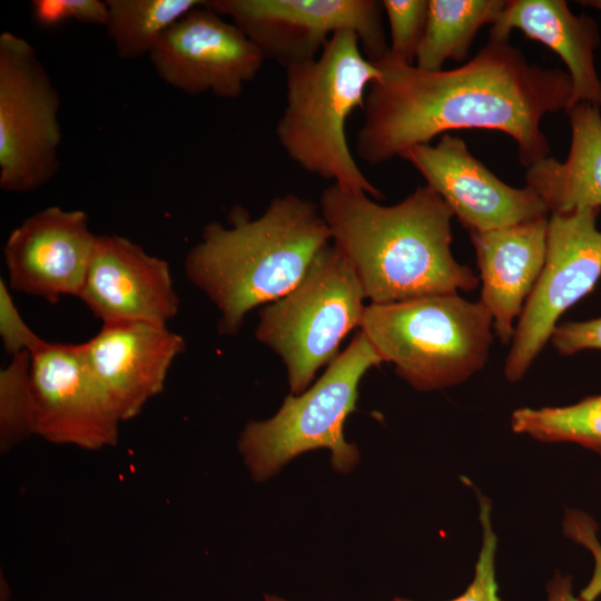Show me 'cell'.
<instances>
[{"instance_id": "1", "label": "cell", "mask_w": 601, "mask_h": 601, "mask_svg": "<svg viewBox=\"0 0 601 601\" xmlns=\"http://www.w3.org/2000/svg\"><path fill=\"white\" fill-rule=\"evenodd\" d=\"M381 77L367 89L356 152L378 165L451 130L484 129L510 136L520 162L550 156L545 115L572 102L568 72L531 63L509 42L490 41L467 62L430 71L387 55L375 62Z\"/></svg>"}, {"instance_id": "2", "label": "cell", "mask_w": 601, "mask_h": 601, "mask_svg": "<svg viewBox=\"0 0 601 601\" xmlns=\"http://www.w3.org/2000/svg\"><path fill=\"white\" fill-rule=\"evenodd\" d=\"M333 244L355 270L365 298L387 304L470 292L479 277L451 250L453 211L427 185L384 206L332 184L319 199Z\"/></svg>"}, {"instance_id": "3", "label": "cell", "mask_w": 601, "mask_h": 601, "mask_svg": "<svg viewBox=\"0 0 601 601\" xmlns=\"http://www.w3.org/2000/svg\"><path fill=\"white\" fill-rule=\"evenodd\" d=\"M227 218L228 226L211 221L203 228L184 267L218 309V332L235 335L252 309L300 283L332 235L317 206L290 193L274 198L257 218L239 206Z\"/></svg>"}, {"instance_id": "4", "label": "cell", "mask_w": 601, "mask_h": 601, "mask_svg": "<svg viewBox=\"0 0 601 601\" xmlns=\"http://www.w3.org/2000/svg\"><path fill=\"white\" fill-rule=\"evenodd\" d=\"M285 70L286 104L275 130L285 154L303 170L344 190L382 199L383 193L358 167L346 136L348 117L364 109L368 87L381 77L363 53L358 36L338 31L317 58Z\"/></svg>"}, {"instance_id": "5", "label": "cell", "mask_w": 601, "mask_h": 601, "mask_svg": "<svg viewBox=\"0 0 601 601\" xmlns=\"http://www.w3.org/2000/svg\"><path fill=\"white\" fill-rule=\"evenodd\" d=\"M359 331L382 362L413 388L430 392L465 382L485 365L493 319L457 293L365 306Z\"/></svg>"}, {"instance_id": "6", "label": "cell", "mask_w": 601, "mask_h": 601, "mask_svg": "<svg viewBox=\"0 0 601 601\" xmlns=\"http://www.w3.org/2000/svg\"><path fill=\"white\" fill-rule=\"evenodd\" d=\"M382 363L359 331L313 386L297 396H286L273 417L248 422L238 450L253 480L266 481L290 460L316 449L332 452L335 471L353 470L359 453L355 444L346 442L344 423L356 407L361 380Z\"/></svg>"}, {"instance_id": "7", "label": "cell", "mask_w": 601, "mask_h": 601, "mask_svg": "<svg viewBox=\"0 0 601 601\" xmlns=\"http://www.w3.org/2000/svg\"><path fill=\"white\" fill-rule=\"evenodd\" d=\"M364 299L355 270L329 244L293 290L260 308L255 336L280 356L292 395L305 392L338 356L344 337L359 327Z\"/></svg>"}, {"instance_id": "8", "label": "cell", "mask_w": 601, "mask_h": 601, "mask_svg": "<svg viewBox=\"0 0 601 601\" xmlns=\"http://www.w3.org/2000/svg\"><path fill=\"white\" fill-rule=\"evenodd\" d=\"M60 97L36 49L0 35V188L29 193L58 173Z\"/></svg>"}, {"instance_id": "9", "label": "cell", "mask_w": 601, "mask_h": 601, "mask_svg": "<svg viewBox=\"0 0 601 601\" xmlns=\"http://www.w3.org/2000/svg\"><path fill=\"white\" fill-rule=\"evenodd\" d=\"M207 6L228 16L265 59L285 69L317 58L338 31L358 36L373 63L388 52L383 6L377 0H209Z\"/></svg>"}, {"instance_id": "10", "label": "cell", "mask_w": 601, "mask_h": 601, "mask_svg": "<svg viewBox=\"0 0 601 601\" xmlns=\"http://www.w3.org/2000/svg\"><path fill=\"white\" fill-rule=\"evenodd\" d=\"M601 208L550 214L546 257L515 326L504 375L520 381L543 349L560 316L589 294L601 276Z\"/></svg>"}, {"instance_id": "11", "label": "cell", "mask_w": 601, "mask_h": 601, "mask_svg": "<svg viewBox=\"0 0 601 601\" xmlns=\"http://www.w3.org/2000/svg\"><path fill=\"white\" fill-rule=\"evenodd\" d=\"M30 358L33 435L86 450L115 445L121 420L91 373L82 344L42 339Z\"/></svg>"}, {"instance_id": "12", "label": "cell", "mask_w": 601, "mask_h": 601, "mask_svg": "<svg viewBox=\"0 0 601 601\" xmlns=\"http://www.w3.org/2000/svg\"><path fill=\"white\" fill-rule=\"evenodd\" d=\"M158 77L187 93L211 92L235 99L265 60L234 23L207 2L187 12L159 39L149 55Z\"/></svg>"}, {"instance_id": "13", "label": "cell", "mask_w": 601, "mask_h": 601, "mask_svg": "<svg viewBox=\"0 0 601 601\" xmlns=\"http://www.w3.org/2000/svg\"><path fill=\"white\" fill-rule=\"evenodd\" d=\"M410 162L471 231H486L549 216L541 199L529 188H515L496 177L450 134L436 144L406 149Z\"/></svg>"}, {"instance_id": "14", "label": "cell", "mask_w": 601, "mask_h": 601, "mask_svg": "<svg viewBox=\"0 0 601 601\" xmlns=\"http://www.w3.org/2000/svg\"><path fill=\"white\" fill-rule=\"evenodd\" d=\"M96 239L83 210L51 206L37 211L3 246L11 289L53 304L63 296L79 298Z\"/></svg>"}, {"instance_id": "15", "label": "cell", "mask_w": 601, "mask_h": 601, "mask_svg": "<svg viewBox=\"0 0 601 601\" xmlns=\"http://www.w3.org/2000/svg\"><path fill=\"white\" fill-rule=\"evenodd\" d=\"M79 298L102 324L167 325L179 311L169 265L119 235H97Z\"/></svg>"}, {"instance_id": "16", "label": "cell", "mask_w": 601, "mask_h": 601, "mask_svg": "<svg viewBox=\"0 0 601 601\" xmlns=\"http://www.w3.org/2000/svg\"><path fill=\"white\" fill-rule=\"evenodd\" d=\"M86 362L121 422L137 416L165 385L185 339L166 325L149 322L102 324L81 343Z\"/></svg>"}, {"instance_id": "17", "label": "cell", "mask_w": 601, "mask_h": 601, "mask_svg": "<svg viewBox=\"0 0 601 601\" xmlns=\"http://www.w3.org/2000/svg\"><path fill=\"white\" fill-rule=\"evenodd\" d=\"M549 216L486 231H471L482 282L480 302L503 345L533 290L546 257Z\"/></svg>"}, {"instance_id": "18", "label": "cell", "mask_w": 601, "mask_h": 601, "mask_svg": "<svg viewBox=\"0 0 601 601\" xmlns=\"http://www.w3.org/2000/svg\"><path fill=\"white\" fill-rule=\"evenodd\" d=\"M513 30L562 59L572 82L571 106L588 102L601 109V79L594 61L600 32L593 18L574 14L564 0H508L491 26L489 40L509 42Z\"/></svg>"}, {"instance_id": "19", "label": "cell", "mask_w": 601, "mask_h": 601, "mask_svg": "<svg viewBox=\"0 0 601 601\" xmlns=\"http://www.w3.org/2000/svg\"><path fill=\"white\" fill-rule=\"evenodd\" d=\"M571 144L564 161L548 156L526 168L524 179L549 214L601 208V109L578 102L566 111Z\"/></svg>"}, {"instance_id": "20", "label": "cell", "mask_w": 601, "mask_h": 601, "mask_svg": "<svg viewBox=\"0 0 601 601\" xmlns=\"http://www.w3.org/2000/svg\"><path fill=\"white\" fill-rule=\"evenodd\" d=\"M506 1L428 0L425 31L415 66L437 71L447 60H464L479 30L496 21Z\"/></svg>"}, {"instance_id": "21", "label": "cell", "mask_w": 601, "mask_h": 601, "mask_svg": "<svg viewBox=\"0 0 601 601\" xmlns=\"http://www.w3.org/2000/svg\"><path fill=\"white\" fill-rule=\"evenodd\" d=\"M204 0H108L107 32L121 60L150 55L162 35Z\"/></svg>"}, {"instance_id": "22", "label": "cell", "mask_w": 601, "mask_h": 601, "mask_svg": "<svg viewBox=\"0 0 601 601\" xmlns=\"http://www.w3.org/2000/svg\"><path fill=\"white\" fill-rule=\"evenodd\" d=\"M511 427L542 442H572L601 455V395L569 406L518 408Z\"/></svg>"}, {"instance_id": "23", "label": "cell", "mask_w": 601, "mask_h": 601, "mask_svg": "<svg viewBox=\"0 0 601 601\" xmlns=\"http://www.w3.org/2000/svg\"><path fill=\"white\" fill-rule=\"evenodd\" d=\"M30 352L12 356L0 372V446L7 453L33 435Z\"/></svg>"}, {"instance_id": "24", "label": "cell", "mask_w": 601, "mask_h": 601, "mask_svg": "<svg viewBox=\"0 0 601 601\" xmlns=\"http://www.w3.org/2000/svg\"><path fill=\"white\" fill-rule=\"evenodd\" d=\"M391 43L388 53L395 60L415 65L428 12V0H383Z\"/></svg>"}, {"instance_id": "25", "label": "cell", "mask_w": 601, "mask_h": 601, "mask_svg": "<svg viewBox=\"0 0 601 601\" xmlns=\"http://www.w3.org/2000/svg\"><path fill=\"white\" fill-rule=\"evenodd\" d=\"M477 496L480 502V522L482 524V544L475 564L474 578L461 595L450 601H500L495 579L497 539L491 523V502L482 494L477 493ZM393 601L412 600L394 598Z\"/></svg>"}, {"instance_id": "26", "label": "cell", "mask_w": 601, "mask_h": 601, "mask_svg": "<svg viewBox=\"0 0 601 601\" xmlns=\"http://www.w3.org/2000/svg\"><path fill=\"white\" fill-rule=\"evenodd\" d=\"M32 16L42 27H55L68 19L107 26L108 6L99 0H33Z\"/></svg>"}, {"instance_id": "27", "label": "cell", "mask_w": 601, "mask_h": 601, "mask_svg": "<svg viewBox=\"0 0 601 601\" xmlns=\"http://www.w3.org/2000/svg\"><path fill=\"white\" fill-rule=\"evenodd\" d=\"M598 524L587 513L566 510L563 520L564 534L588 549L594 561V569L589 583L580 593L581 601H594L601 594V544L597 536Z\"/></svg>"}, {"instance_id": "28", "label": "cell", "mask_w": 601, "mask_h": 601, "mask_svg": "<svg viewBox=\"0 0 601 601\" xmlns=\"http://www.w3.org/2000/svg\"><path fill=\"white\" fill-rule=\"evenodd\" d=\"M0 337L3 348L11 356L31 352L42 341L19 314L2 279L0 280Z\"/></svg>"}, {"instance_id": "29", "label": "cell", "mask_w": 601, "mask_h": 601, "mask_svg": "<svg viewBox=\"0 0 601 601\" xmlns=\"http://www.w3.org/2000/svg\"><path fill=\"white\" fill-rule=\"evenodd\" d=\"M551 343L561 355H573L584 349H601V317L558 325L551 336Z\"/></svg>"}, {"instance_id": "30", "label": "cell", "mask_w": 601, "mask_h": 601, "mask_svg": "<svg viewBox=\"0 0 601 601\" xmlns=\"http://www.w3.org/2000/svg\"><path fill=\"white\" fill-rule=\"evenodd\" d=\"M548 601H581L572 592L571 577L554 575L548 584Z\"/></svg>"}, {"instance_id": "31", "label": "cell", "mask_w": 601, "mask_h": 601, "mask_svg": "<svg viewBox=\"0 0 601 601\" xmlns=\"http://www.w3.org/2000/svg\"><path fill=\"white\" fill-rule=\"evenodd\" d=\"M579 3L601 11V0H584L579 1Z\"/></svg>"}, {"instance_id": "32", "label": "cell", "mask_w": 601, "mask_h": 601, "mask_svg": "<svg viewBox=\"0 0 601 601\" xmlns=\"http://www.w3.org/2000/svg\"><path fill=\"white\" fill-rule=\"evenodd\" d=\"M264 599L265 601H287L283 598H279L277 595H272V594H265Z\"/></svg>"}]
</instances>
